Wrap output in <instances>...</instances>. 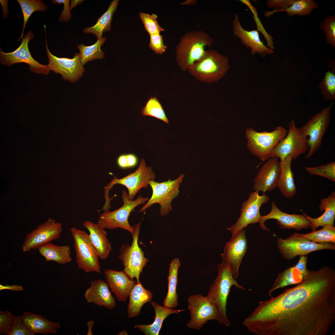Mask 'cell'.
I'll list each match as a JSON object with an SVG mask.
<instances>
[{
  "label": "cell",
  "instance_id": "6da1fadb",
  "mask_svg": "<svg viewBox=\"0 0 335 335\" xmlns=\"http://www.w3.org/2000/svg\"><path fill=\"white\" fill-rule=\"evenodd\" d=\"M260 301L243 322L256 335H326L335 320V270H308L295 287Z\"/></svg>",
  "mask_w": 335,
  "mask_h": 335
},
{
  "label": "cell",
  "instance_id": "7a4b0ae2",
  "mask_svg": "<svg viewBox=\"0 0 335 335\" xmlns=\"http://www.w3.org/2000/svg\"><path fill=\"white\" fill-rule=\"evenodd\" d=\"M217 266L218 275L210 286L206 297L217 310L218 317L217 321L220 324L228 327L231 324L226 315V304L230 288L235 286L238 289H247L238 284L230 268L223 261Z\"/></svg>",
  "mask_w": 335,
  "mask_h": 335
},
{
  "label": "cell",
  "instance_id": "3957f363",
  "mask_svg": "<svg viewBox=\"0 0 335 335\" xmlns=\"http://www.w3.org/2000/svg\"><path fill=\"white\" fill-rule=\"evenodd\" d=\"M213 43V38L202 31H190L183 35L176 47L175 54L176 61L181 70H188L204 55L205 47H211Z\"/></svg>",
  "mask_w": 335,
  "mask_h": 335
},
{
  "label": "cell",
  "instance_id": "277c9868",
  "mask_svg": "<svg viewBox=\"0 0 335 335\" xmlns=\"http://www.w3.org/2000/svg\"><path fill=\"white\" fill-rule=\"evenodd\" d=\"M229 68L228 58L213 49L206 51L204 55L188 69L189 73L199 81L217 82L226 74Z\"/></svg>",
  "mask_w": 335,
  "mask_h": 335
},
{
  "label": "cell",
  "instance_id": "5b68a950",
  "mask_svg": "<svg viewBox=\"0 0 335 335\" xmlns=\"http://www.w3.org/2000/svg\"><path fill=\"white\" fill-rule=\"evenodd\" d=\"M155 174L150 166H147L144 159L141 160L137 169L133 172L120 179L114 176L104 188L105 202L103 208L109 209L111 208L110 202L112 198L109 196V190L117 184L123 185L128 190V197L133 200L135 196L142 188H147L150 181L154 180Z\"/></svg>",
  "mask_w": 335,
  "mask_h": 335
},
{
  "label": "cell",
  "instance_id": "8992f818",
  "mask_svg": "<svg viewBox=\"0 0 335 335\" xmlns=\"http://www.w3.org/2000/svg\"><path fill=\"white\" fill-rule=\"evenodd\" d=\"M121 198L123 205L112 211H104L99 217L97 224L104 229L110 230L121 228L132 234L135 231L134 226H131L128 221L131 212L136 207L145 204L149 198L139 195L134 200H130L127 192L123 190Z\"/></svg>",
  "mask_w": 335,
  "mask_h": 335
},
{
  "label": "cell",
  "instance_id": "52a82bcc",
  "mask_svg": "<svg viewBox=\"0 0 335 335\" xmlns=\"http://www.w3.org/2000/svg\"><path fill=\"white\" fill-rule=\"evenodd\" d=\"M288 130L277 126L272 131L258 132L250 127L246 129L247 147L251 154L262 161L269 159L271 151L286 135Z\"/></svg>",
  "mask_w": 335,
  "mask_h": 335
},
{
  "label": "cell",
  "instance_id": "ba28073f",
  "mask_svg": "<svg viewBox=\"0 0 335 335\" xmlns=\"http://www.w3.org/2000/svg\"><path fill=\"white\" fill-rule=\"evenodd\" d=\"M69 230L74 240L75 261L78 268L86 273H100V258L89 234L75 227Z\"/></svg>",
  "mask_w": 335,
  "mask_h": 335
},
{
  "label": "cell",
  "instance_id": "9c48e42d",
  "mask_svg": "<svg viewBox=\"0 0 335 335\" xmlns=\"http://www.w3.org/2000/svg\"><path fill=\"white\" fill-rule=\"evenodd\" d=\"M185 176L182 174L174 180L168 179L161 182L150 181L149 185L152 190L151 198L141 208L139 213L144 212L152 205L157 203L160 206V212L162 217L165 216L172 210V202L179 193L180 186Z\"/></svg>",
  "mask_w": 335,
  "mask_h": 335
},
{
  "label": "cell",
  "instance_id": "30bf717a",
  "mask_svg": "<svg viewBox=\"0 0 335 335\" xmlns=\"http://www.w3.org/2000/svg\"><path fill=\"white\" fill-rule=\"evenodd\" d=\"M141 221L133 226L135 231L132 234V242L131 246L123 244L120 250L119 259L124 266L123 271L131 280L136 279L139 281L140 274L149 259L144 256V252L138 244Z\"/></svg>",
  "mask_w": 335,
  "mask_h": 335
},
{
  "label": "cell",
  "instance_id": "8fae6325",
  "mask_svg": "<svg viewBox=\"0 0 335 335\" xmlns=\"http://www.w3.org/2000/svg\"><path fill=\"white\" fill-rule=\"evenodd\" d=\"M334 103L322 109L299 128L303 134L306 137L309 146L308 151L305 158L311 157L321 147L324 135L330 123V111Z\"/></svg>",
  "mask_w": 335,
  "mask_h": 335
},
{
  "label": "cell",
  "instance_id": "7c38bea8",
  "mask_svg": "<svg viewBox=\"0 0 335 335\" xmlns=\"http://www.w3.org/2000/svg\"><path fill=\"white\" fill-rule=\"evenodd\" d=\"M307 139L292 119L289 124L287 134L271 151L269 159L277 157L283 161L291 156L293 159H296L308 150Z\"/></svg>",
  "mask_w": 335,
  "mask_h": 335
},
{
  "label": "cell",
  "instance_id": "4fadbf2b",
  "mask_svg": "<svg viewBox=\"0 0 335 335\" xmlns=\"http://www.w3.org/2000/svg\"><path fill=\"white\" fill-rule=\"evenodd\" d=\"M277 244L282 257L287 260L292 259L298 256L307 255L318 250H335V243H315L297 233H294L285 239L278 238Z\"/></svg>",
  "mask_w": 335,
  "mask_h": 335
},
{
  "label": "cell",
  "instance_id": "5bb4252c",
  "mask_svg": "<svg viewBox=\"0 0 335 335\" xmlns=\"http://www.w3.org/2000/svg\"><path fill=\"white\" fill-rule=\"evenodd\" d=\"M187 309L190 319L186 324L190 329L199 330L209 320H217L218 313L216 307L212 304L206 297L195 294L187 299Z\"/></svg>",
  "mask_w": 335,
  "mask_h": 335
},
{
  "label": "cell",
  "instance_id": "9a60e30c",
  "mask_svg": "<svg viewBox=\"0 0 335 335\" xmlns=\"http://www.w3.org/2000/svg\"><path fill=\"white\" fill-rule=\"evenodd\" d=\"M32 32L29 31L22 39L21 44L14 51L6 53L0 48V62L2 65L10 66L13 64L24 63L29 65V69L32 72L47 75L50 71L47 65L41 64L32 56L28 47L29 41L34 38Z\"/></svg>",
  "mask_w": 335,
  "mask_h": 335
},
{
  "label": "cell",
  "instance_id": "2e32d148",
  "mask_svg": "<svg viewBox=\"0 0 335 335\" xmlns=\"http://www.w3.org/2000/svg\"><path fill=\"white\" fill-rule=\"evenodd\" d=\"M269 200L270 197L267 195L264 194L260 195L258 191L250 193L248 199L242 204L240 216L236 222L227 228L232 233V236L246 228L249 224L259 223L261 216L260 212V208Z\"/></svg>",
  "mask_w": 335,
  "mask_h": 335
},
{
  "label": "cell",
  "instance_id": "e0dca14e",
  "mask_svg": "<svg viewBox=\"0 0 335 335\" xmlns=\"http://www.w3.org/2000/svg\"><path fill=\"white\" fill-rule=\"evenodd\" d=\"M45 32L46 50L49 62L47 65L50 70L60 74L63 79L72 83L78 81L83 75L84 70L80 53H76L72 59L58 57L53 55L49 50L45 31Z\"/></svg>",
  "mask_w": 335,
  "mask_h": 335
},
{
  "label": "cell",
  "instance_id": "ac0fdd59",
  "mask_svg": "<svg viewBox=\"0 0 335 335\" xmlns=\"http://www.w3.org/2000/svg\"><path fill=\"white\" fill-rule=\"evenodd\" d=\"M62 231L61 224L50 218L26 235L21 246L23 252L38 249L45 243L58 239Z\"/></svg>",
  "mask_w": 335,
  "mask_h": 335
},
{
  "label": "cell",
  "instance_id": "d6986e66",
  "mask_svg": "<svg viewBox=\"0 0 335 335\" xmlns=\"http://www.w3.org/2000/svg\"><path fill=\"white\" fill-rule=\"evenodd\" d=\"M245 230L246 228L232 236L226 243L224 252L221 254L223 261L229 266L236 279L239 276V268L247 248Z\"/></svg>",
  "mask_w": 335,
  "mask_h": 335
},
{
  "label": "cell",
  "instance_id": "ffe728a7",
  "mask_svg": "<svg viewBox=\"0 0 335 335\" xmlns=\"http://www.w3.org/2000/svg\"><path fill=\"white\" fill-rule=\"evenodd\" d=\"M271 210L267 215L261 216L259 222L261 229L265 230H270L266 227L264 223L267 220L275 219L277 224L283 229H293L300 230L310 228V222L303 214H289L280 210L275 203L272 202Z\"/></svg>",
  "mask_w": 335,
  "mask_h": 335
},
{
  "label": "cell",
  "instance_id": "44dd1931",
  "mask_svg": "<svg viewBox=\"0 0 335 335\" xmlns=\"http://www.w3.org/2000/svg\"><path fill=\"white\" fill-rule=\"evenodd\" d=\"M232 25L233 34L245 47L250 49L251 54H258L264 57L274 53V50L265 45L261 40L259 32L257 29L249 31L243 27L237 13L235 14Z\"/></svg>",
  "mask_w": 335,
  "mask_h": 335
},
{
  "label": "cell",
  "instance_id": "7402d4cb",
  "mask_svg": "<svg viewBox=\"0 0 335 335\" xmlns=\"http://www.w3.org/2000/svg\"><path fill=\"white\" fill-rule=\"evenodd\" d=\"M277 157L269 159L262 166L254 180L255 191H270L277 187L280 175V161Z\"/></svg>",
  "mask_w": 335,
  "mask_h": 335
},
{
  "label": "cell",
  "instance_id": "603a6c76",
  "mask_svg": "<svg viewBox=\"0 0 335 335\" xmlns=\"http://www.w3.org/2000/svg\"><path fill=\"white\" fill-rule=\"evenodd\" d=\"M104 272L106 282L117 300L125 302L136 281L131 279L123 271L106 269Z\"/></svg>",
  "mask_w": 335,
  "mask_h": 335
},
{
  "label": "cell",
  "instance_id": "cb8c5ba5",
  "mask_svg": "<svg viewBox=\"0 0 335 335\" xmlns=\"http://www.w3.org/2000/svg\"><path fill=\"white\" fill-rule=\"evenodd\" d=\"M84 299L88 303H93L100 307L113 309L116 302L106 281L98 279L91 282L90 287L86 291Z\"/></svg>",
  "mask_w": 335,
  "mask_h": 335
},
{
  "label": "cell",
  "instance_id": "d4e9b609",
  "mask_svg": "<svg viewBox=\"0 0 335 335\" xmlns=\"http://www.w3.org/2000/svg\"><path fill=\"white\" fill-rule=\"evenodd\" d=\"M83 225L89 231L90 239L99 258L106 259L112 249L111 244L107 237V232L97 223L89 221H84Z\"/></svg>",
  "mask_w": 335,
  "mask_h": 335
},
{
  "label": "cell",
  "instance_id": "484cf974",
  "mask_svg": "<svg viewBox=\"0 0 335 335\" xmlns=\"http://www.w3.org/2000/svg\"><path fill=\"white\" fill-rule=\"evenodd\" d=\"M150 304L155 312L154 322L149 324H137L134 326V328L138 329L145 335H159L163 322L168 316L171 314H179L185 310V309H174L173 308L164 305L160 306L153 301L150 302Z\"/></svg>",
  "mask_w": 335,
  "mask_h": 335
},
{
  "label": "cell",
  "instance_id": "4316f807",
  "mask_svg": "<svg viewBox=\"0 0 335 335\" xmlns=\"http://www.w3.org/2000/svg\"><path fill=\"white\" fill-rule=\"evenodd\" d=\"M319 209L321 211H325L321 216L313 218L302 212L310 224V227L312 232L316 230L318 227L326 225L334 226L335 218V192H332L327 198L321 199Z\"/></svg>",
  "mask_w": 335,
  "mask_h": 335
},
{
  "label": "cell",
  "instance_id": "83f0119b",
  "mask_svg": "<svg viewBox=\"0 0 335 335\" xmlns=\"http://www.w3.org/2000/svg\"><path fill=\"white\" fill-rule=\"evenodd\" d=\"M22 316L26 327L34 335L37 333L55 334L61 327L59 323L50 321L40 315L25 311Z\"/></svg>",
  "mask_w": 335,
  "mask_h": 335
},
{
  "label": "cell",
  "instance_id": "f1b7e54d",
  "mask_svg": "<svg viewBox=\"0 0 335 335\" xmlns=\"http://www.w3.org/2000/svg\"><path fill=\"white\" fill-rule=\"evenodd\" d=\"M129 301L127 307L129 318L138 316L143 306L151 301L153 295L151 292L145 288L140 281L136 282L129 296Z\"/></svg>",
  "mask_w": 335,
  "mask_h": 335
},
{
  "label": "cell",
  "instance_id": "f546056e",
  "mask_svg": "<svg viewBox=\"0 0 335 335\" xmlns=\"http://www.w3.org/2000/svg\"><path fill=\"white\" fill-rule=\"evenodd\" d=\"M293 159L291 156L280 161V175L277 187L282 194L286 198H290L296 194L297 189L294 183V174L291 168Z\"/></svg>",
  "mask_w": 335,
  "mask_h": 335
},
{
  "label": "cell",
  "instance_id": "4dcf8cb0",
  "mask_svg": "<svg viewBox=\"0 0 335 335\" xmlns=\"http://www.w3.org/2000/svg\"><path fill=\"white\" fill-rule=\"evenodd\" d=\"M38 249L47 262L53 261L59 264L64 265L72 259L71 248L68 245H58L49 242L41 245Z\"/></svg>",
  "mask_w": 335,
  "mask_h": 335
},
{
  "label": "cell",
  "instance_id": "1f68e13d",
  "mask_svg": "<svg viewBox=\"0 0 335 335\" xmlns=\"http://www.w3.org/2000/svg\"><path fill=\"white\" fill-rule=\"evenodd\" d=\"M181 264L178 258L172 260L168 270V291L163 301L164 306L172 308L176 307L178 305V295L176 287L178 282V273Z\"/></svg>",
  "mask_w": 335,
  "mask_h": 335
},
{
  "label": "cell",
  "instance_id": "d6a6232c",
  "mask_svg": "<svg viewBox=\"0 0 335 335\" xmlns=\"http://www.w3.org/2000/svg\"><path fill=\"white\" fill-rule=\"evenodd\" d=\"M118 1V0L112 1L107 10L98 19L95 25L86 27L83 32L86 33L94 34L97 39L102 38L104 32L109 31L111 29L113 16L117 9Z\"/></svg>",
  "mask_w": 335,
  "mask_h": 335
},
{
  "label": "cell",
  "instance_id": "836d02e7",
  "mask_svg": "<svg viewBox=\"0 0 335 335\" xmlns=\"http://www.w3.org/2000/svg\"><path fill=\"white\" fill-rule=\"evenodd\" d=\"M304 276L294 266L290 267L279 273L275 281L268 292L271 294L275 290L286 286L297 284L302 280Z\"/></svg>",
  "mask_w": 335,
  "mask_h": 335
},
{
  "label": "cell",
  "instance_id": "e575fe53",
  "mask_svg": "<svg viewBox=\"0 0 335 335\" xmlns=\"http://www.w3.org/2000/svg\"><path fill=\"white\" fill-rule=\"evenodd\" d=\"M106 39V37L102 38L93 44L86 46L83 44H78L80 51L81 60L83 65L88 62L95 59H101L105 57L104 52L101 50V47Z\"/></svg>",
  "mask_w": 335,
  "mask_h": 335
},
{
  "label": "cell",
  "instance_id": "d590c367",
  "mask_svg": "<svg viewBox=\"0 0 335 335\" xmlns=\"http://www.w3.org/2000/svg\"><path fill=\"white\" fill-rule=\"evenodd\" d=\"M21 8L23 17V25L21 35L18 41L23 39L24 32L28 21L35 11L44 12L47 10V7L42 1L39 0H17Z\"/></svg>",
  "mask_w": 335,
  "mask_h": 335
},
{
  "label": "cell",
  "instance_id": "8d00e7d4",
  "mask_svg": "<svg viewBox=\"0 0 335 335\" xmlns=\"http://www.w3.org/2000/svg\"><path fill=\"white\" fill-rule=\"evenodd\" d=\"M322 229L311 233L300 235L307 239L317 243H335V227L330 225L322 226Z\"/></svg>",
  "mask_w": 335,
  "mask_h": 335
},
{
  "label": "cell",
  "instance_id": "74e56055",
  "mask_svg": "<svg viewBox=\"0 0 335 335\" xmlns=\"http://www.w3.org/2000/svg\"><path fill=\"white\" fill-rule=\"evenodd\" d=\"M319 8V5L314 0H295L284 11L290 17L295 15L306 16L310 15L314 9Z\"/></svg>",
  "mask_w": 335,
  "mask_h": 335
},
{
  "label": "cell",
  "instance_id": "f35d334b",
  "mask_svg": "<svg viewBox=\"0 0 335 335\" xmlns=\"http://www.w3.org/2000/svg\"><path fill=\"white\" fill-rule=\"evenodd\" d=\"M142 115L153 117L169 124L168 119L165 114L162 105L155 96H151L145 103L142 109Z\"/></svg>",
  "mask_w": 335,
  "mask_h": 335
},
{
  "label": "cell",
  "instance_id": "ab89813d",
  "mask_svg": "<svg viewBox=\"0 0 335 335\" xmlns=\"http://www.w3.org/2000/svg\"><path fill=\"white\" fill-rule=\"evenodd\" d=\"M323 98L325 100L335 99V74L328 70L319 85Z\"/></svg>",
  "mask_w": 335,
  "mask_h": 335
},
{
  "label": "cell",
  "instance_id": "60d3db41",
  "mask_svg": "<svg viewBox=\"0 0 335 335\" xmlns=\"http://www.w3.org/2000/svg\"><path fill=\"white\" fill-rule=\"evenodd\" d=\"M319 26L325 35V42L335 48V15L326 16Z\"/></svg>",
  "mask_w": 335,
  "mask_h": 335
},
{
  "label": "cell",
  "instance_id": "b9f144b4",
  "mask_svg": "<svg viewBox=\"0 0 335 335\" xmlns=\"http://www.w3.org/2000/svg\"><path fill=\"white\" fill-rule=\"evenodd\" d=\"M242 4L247 6L250 9L253 15V18L257 27V30L260 32L263 35L267 43V47L272 50L275 49L274 46V40L273 37L269 34L265 30L261 22L258 17L256 8L252 4L250 0H240Z\"/></svg>",
  "mask_w": 335,
  "mask_h": 335
},
{
  "label": "cell",
  "instance_id": "7bdbcfd3",
  "mask_svg": "<svg viewBox=\"0 0 335 335\" xmlns=\"http://www.w3.org/2000/svg\"><path fill=\"white\" fill-rule=\"evenodd\" d=\"M305 169L309 174L326 178L335 181V163L331 162L314 167H306Z\"/></svg>",
  "mask_w": 335,
  "mask_h": 335
},
{
  "label": "cell",
  "instance_id": "ee69618b",
  "mask_svg": "<svg viewBox=\"0 0 335 335\" xmlns=\"http://www.w3.org/2000/svg\"><path fill=\"white\" fill-rule=\"evenodd\" d=\"M139 16L144 26L145 30L150 35L160 33L164 31V29L159 25L157 19V16L154 14L151 15L141 12Z\"/></svg>",
  "mask_w": 335,
  "mask_h": 335
},
{
  "label": "cell",
  "instance_id": "f6af8a7d",
  "mask_svg": "<svg viewBox=\"0 0 335 335\" xmlns=\"http://www.w3.org/2000/svg\"><path fill=\"white\" fill-rule=\"evenodd\" d=\"M8 335H33L25 325L22 316H14L8 330Z\"/></svg>",
  "mask_w": 335,
  "mask_h": 335
},
{
  "label": "cell",
  "instance_id": "bcb514c9",
  "mask_svg": "<svg viewBox=\"0 0 335 335\" xmlns=\"http://www.w3.org/2000/svg\"><path fill=\"white\" fill-rule=\"evenodd\" d=\"M149 47L155 53L161 55L164 52L167 48V46L164 43L163 36L160 33L150 35Z\"/></svg>",
  "mask_w": 335,
  "mask_h": 335
},
{
  "label": "cell",
  "instance_id": "7dc6e473",
  "mask_svg": "<svg viewBox=\"0 0 335 335\" xmlns=\"http://www.w3.org/2000/svg\"><path fill=\"white\" fill-rule=\"evenodd\" d=\"M12 314L9 311H0V334L8 335V330L13 318Z\"/></svg>",
  "mask_w": 335,
  "mask_h": 335
},
{
  "label": "cell",
  "instance_id": "c3c4849f",
  "mask_svg": "<svg viewBox=\"0 0 335 335\" xmlns=\"http://www.w3.org/2000/svg\"><path fill=\"white\" fill-rule=\"evenodd\" d=\"M69 0H51V2L54 4H60L63 3L64 8L62 11L59 18V21L67 22L71 18V14L69 8Z\"/></svg>",
  "mask_w": 335,
  "mask_h": 335
},
{
  "label": "cell",
  "instance_id": "681fc988",
  "mask_svg": "<svg viewBox=\"0 0 335 335\" xmlns=\"http://www.w3.org/2000/svg\"><path fill=\"white\" fill-rule=\"evenodd\" d=\"M300 256L298 262L294 266V267L304 276L307 274L308 272V270L307 268L308 256L307 255Z\"/></svg>",
  "mask_w": 335,
  "mask_h": 335
},
{
  "label": "cell",
  "instance_id": "f907efd6",
  "mask_svg": "<svg viewBox=\"0 0 335 335\" xmlns=\"http://www.w3.org/2000/svg\"><path fill=\"white\" fill-rule=\"evenodd\" d=\"M128 168L135 166L137 163L138 159L136 156L132 154H126Z\"/></svg>",
  "mask_w": 335,
  "mask_h": 335
},
{
  "label": "cell",
  "instance_id": "816d5d0a",
  "mask_svg": "<svg viewBox=\"0 0 335 335\" xmlns=\"http://www.w3.org/2000/svg\"><path fill=\"white\" fill-rule=\"evenodd\" d=\"M4 289H8L14 291H20L23 290L24 288L22 285L17 284L3 285L0 284V290H2Z\"/></svg>",
  "mask_w": 335,
  "mask_h": 335
},
{
  "label": "cell",
  "instance_id": "f5cc1de1",
  "mask_svg": "<svg viewBox=\"0 0 335 335\" xmlns=\"http://www.w3.org/2000/svg\"><path fill=\"white\" fill-rule=\"evenodd\" d=\"M117 163L118 165L121 168L125 169L128 168L126 154H123L119 156L117 159Z\"/></svg>",
  "mask_w": 335,
  "mask_h": 335
},
{
  "label": "cell",
  "instance_id": "db71d44e",
  "mask_svg": "<svg viewBox=\"0 0 335 335\" xmlns=\"http://www.w3.org/2000/svg\"><path fill=\"white\" fill-rule=\"evenodd\" d=\"M8 0H0L3 12V18H6L9 13L8 8Z\"/></svg>",
  "mask_w": 335,
  "mask_h": 335
},
{
  "label": "cell",
  "instance_id": "11a10c76",
  "mask_svg": "<svg viewBox=\"0 0 335 335\" xmlns=\"http://www.w3.org/2000/svg\"><path fill=\"white\" fill-rule=\"evenodd\" d=\"M94 324V321L93 320H90L87 322V324L88 327L87 332V335H92L93 334L92 331V329L93 326Z\"/></svg>",
  "mask_w": 335,
  "mask_h": 335
},
{
  "label": "cell",
  "instance_id": "9f6ffc18",
  "mask_svg": "<svg viewBox=\"0 0 335 335\" xmlns=\"http://www.w3.org/2000/svg\"><path fill=\"white\" fill-rule=\"evenodd\" d=\"M197 1L196 0H187L181 2L180 3V5L190 6L192 5H195L197 3Z\"/></svg>",
  "mask_w": 335,
  "mask_h": 335
},
{
  "label": "cell",
  "instance_id": "6f0895ef",
  "mask_svg": "<svg viewBox=\"0 0 335 335\" xmlns=\"http://www.w3.org/2000/svg\"><path fill=\"white\" fill-rule=\"evenodd\" d=\"M83 0H72L70 1V4L69 6L70 10H71L74 8L78 4H81Z\"/></svg>",
  "mask_w": 335,
  "mask_h": 335
},
{
  "label": "cell",
  "instance_id": "680465c9",
  "mask_svg": "<svg viewBox=\"0 0 335 335\" xmlns=\"http://www.w3.org/2000/svg\"><path fill=\"white\" fill-rule=\"evenodd\" d=\"M328 62L329 66L332 69V72L335 74V61L334 60L330 59H328Z\"/></svg>",
  "mask_w": 335,
  "mask_h": 335
},
{
  "label": "cell",
  "instance_id": "91938a15",
  "mask_svg": "<svg viewBox=\"0 0 335 335\" xmlns=\"http://www.w3.org/2000/svg\"><path fill=\"white\" fill-rule=\"evenodd\" d=\"M119 335H128L127 332L125 330H123L120 331L118 334Z\"/></svg>",
  "mask_w": 335,
  "mask_h": 335
}]
</instances>
